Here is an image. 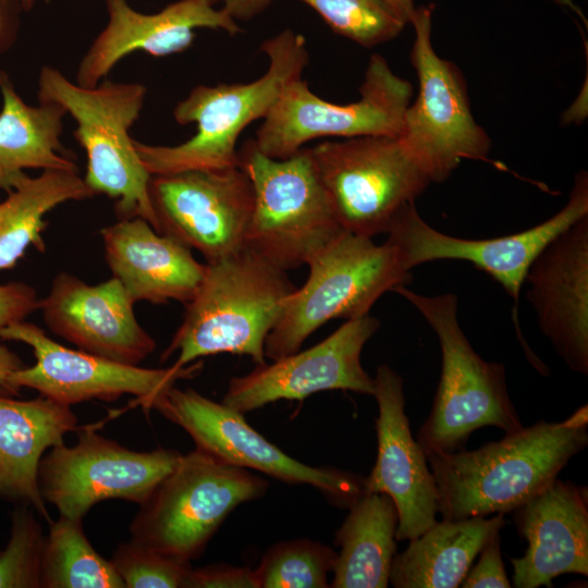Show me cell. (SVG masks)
Listing matches in <instances>:
<instances>
[{
	"label": "cell",
	"instance_id": "1",
	"mask_svg": "<svg viewBox=\"0 0 588 588\" xmlns=\"http://www.w3.org/2000/svg\"><path fill=\"white\" fill-rule=\"evenodd\" d=\"M588 444L585 404L562 421L540 420L477 450L427 455L443 519L512 512L549 486Z\"/></svg>",
	"mask_w": 588,
	"mask_h": 588
},
{
	"label": "cell",
	"instance_id": "2",
	"mask_svg": "<svg viewBox=\"0 0 588 588\" xmlns=\"http://www.w3.org/2000/svg\"><path fill=\"white\" fill-rule=\"evenodd\" d=\"M260 51L268 58V68L257 79L197 85L177 102L174 120L181 125L196 124L191 138L173 146L134 139L151 175L238 166L236 145L242 132L266 117L285 85L301 77L309 62L305 37L289 28L266 39Z\"/></svg>",
	"mask_w": 588,
	"mask_h": 588
},
{
	"label": "cell",
	"instance_id": "3",
	"mask_svg": "<svg viewBox=\"0 0 588 588\" xmlns=\"http://www.w3.org/2000/svg\"><path fill=\"white\" fill-rule=\"evenodd\" d=\"M295 289L285 271L246 245L207 262L204 280L160 360L177 352L173 365L184 367L200 357L230 353L265 364L266 339Z\"/></svg>",
	"mask_w": 588,
	"mask_h": 588
},
{
	"label": "cell",
	"instance_id": "4",
	"mask_svg": "<svg viewBox=\"0 0 588 588\" xmlns=\"http://www.w3.org/2000/svg\"><path fill=\"white\" fill-rule=\"evenodd\" d=\"M146 96L147 88L137 82L106 77L82 86L51 65H44L37 79L38 101L61 106L76 123L73 136L86 154V185L96 196L115 200L119 219L140 217L158 231L149 196L151 174L130 135Z\"/></svg>",
	"mask_w": 588,
	"mask_h": 588
},
{
	"label": "cell",
	"instance_id": "5",
	"mask_svg": "<svg viewBox=\"0 0 588 588\" xmlns=\"http://www.w3.org/2000/svg\"><path fill=\"white\" fill-rule=\"evenodd\" d=\"M393 292L420 313L441 348L440 382L431 412L417 433L426 456L464 449L470 434L483 427H495L505 433L522 428L507 392L505 366L487 362L475 352L458 323L457 296H426L405 285Z\"/></svg>",
	"mask_w": 588,
	"mask_h": 588
},
{
	"label": "cell",
	"instance_id": "6",
	"mask_svg": "<svg viewBox=\"0 0 588 588\" xmlns=\"http://www.w3.org/2000/svg\"><path fill=\"white\" fill-rule=\"evenodd\" d=\"M238 166L254 193L245 245L271 265L283 271L307 266L345 232L307 147L274 159L250 139L238 150Z\"/></svg>",
	"mask_w": 588,
	"mask_h": 588
},
{
	"label": "cell",
	"instance_id": "7",
	"mask_svg": "<svg viewBox=\"0 0 588 588\" xmlns=\"http://www.w3.org/2000/svg\"><path fill=\"white\" fill-rule=\"evenodd\" d=\"M307 266L306 282L285 298L266 339L265 356L271 360L299 351L311 333L332 319L368 315L380 296L412 279L388 241L378 245L347 231Z\"/></svg>",
	"mask_w": 588,
	"mask_h": 588
},
{
	"label": "cell",
	"instance_id": "8",
	"mask_svg": "<svg viewBox=\"0 0 588 588\" xmlns=\"http://www.w3.org/2000/svg\"><path fill=\"white\" fill-rule=\"evenodd\" d=\"M268 486L246 468L195 449L182 454L139 504L130 526L131 540L191 563L226 516L240 504L262 497Z\"/></svg>",
	"mask_w": 588,
	"mask_h": 588
},
{
	"label": "cell",
	"instance_id": "9",
	"mask_svg": "<svg viewBox=\"0 0 588 588\" xmlns=\"http://www.w3.org/2000/svg\"><path fill=\"white\" fill-rule=\"evenodd\" d=\"M359 99L333 103L318 97L303 77L285 85L262 119L253 139L266 156L285 159L322 137L399 136L413 86L373 53L367 64Z\"/></svg>",
	"mask_w": 588,
	"mask_h": 588
},
{
	"label": "cell",
	"instance_id": "10",
	"mask_svg": "<svg viewBox=\"0 0 588 588\" xmlns=\"http://www.w3.org/2000/svg\"><path fill=\"white\" fill-rule=\"evenodd\" d=\"M345 231L373 237L431 181L399 136H359L307 147Z\"/></svg>",
	"mask_w": 588,
	"mask_h": 588
},
{
	"label": "cell",
	"instance_id": "11",
	"mask_svg": "<svg viewBox=\"0 0 588 588\" xmlns=\"http://www.w3.org/2000/svg\"><path fill=\"white\" fill-rule=\"evenodd\" d=\"M432 11V4L417 8L411 23L415 40L409 59L419 90L399 137L431 183H441L462 160L488 161L491 139L473 115L463 73L433 49Z\"/></svg>",
	"mask_w": 588,
	"mask_h": 588
},
{
	"label": "cell",
	"instance_id": "12",
	"mask_svg": "<svg viewBox=\"0 0 588 588\" xmlns=\"http://www.w3.org/2000/svg\"><path fill=\"white\" fill-rule=\"evenodd\" d=\"M0 340L24 343L35 356L33 366L11 373L9 393L16 395L20 388H29L69 406L91 400L112 402L131 394L137 405L149 411L175 381L193 378L203 367L201 362L159 369L122 364L63 346L25 320L0 329Z\"/></svg>",
	"mask_w": 588,
	"mask_h": 588
},
{
	"label": "cell",
	"instance_id": "13",
	"mask_svg": "<svg viewBox=\"0 0 588 588\" xmlns=\"http://www.w3.org/2000/svg\"><path fill=\"white\" fill-rule=\"evenodd\" d=\"M585 216H588V174L580 171L575 176L565 206L551 218L525 231L483 240L451 236L428 224L418 213L415 201H412L396 215L387 241L394 246L408 271L434 260H464L488 273L514 301V321L523 342L516 314L526 273L535 258L555 236ZM525 350L529 360H535L536 356L526 345Z\"/></svg>",
	"mask_w": 588,
	"mask_h": 588
},
{
	"label": "cell",
	"instance_id": "14",
	"mask_svg": "<svg viewBox=\"0 0 588 588\" xmlns=\"http://www.w3.org/2000/svg\"><path fill=\"white\" fill-rule=\"evenodd\" d=\"M181 455L166 449L133 451L85 428L75 445L59 444L41 457L39 490L60 516L83 520L100 501L121 499L142 504Z\"/></svg>",
	"mask_w": 588,
	"mask_h": 588
},
{
	"label": "cell",
	"instance_id": "15",
	"mask_svg": "<svg viewBox=\"0 0 588 588\" xmlns=\"http://www.w3.org/2000/svg\"><path fill=\"white\" fill-rule=\"evenodd\" d=\"M152 409L183 428L196 449L225 464L259 470L286 483L309 485L340 506L350 507L364 493V479L291 457L253 429L244 414L191 388L171 387Z\"/></svg>",
	"mask_w": 588,
	"mask_h": 588
},
{
	"label": "cell",
	"instance_id": "16",
	"mask_svg": "<svg viewBox=\"0 0 588 588\" xmlns=\"http://www.w3.org/2000/svg\"><path fill=\"white\" fill-rule=\"evenodd\" d=\"M149 196L158 231L215 261L245 245L252 183L237 166L151 175Z\"/></svg>",
	"mask_w": 588,
	"mask_h": 588
},
{
	"label": "cell",
	"instance_id": "17",
	"mask_svg": "<svg viewBox=\"0 0 588 588\" xmlns=\"http://www.w3.org/2000/svg\"><path fill=\"white\" fill-rule=\"evenodd\" d=\"M379 327V319L369 315L348 319L313 347L232 378L222 403L245 414L277 401L304 400L329 390L372 395L375 381L363 368L360 354Z\"/></svg>",
	"mask_w": 588,
	"mask_h": 588
},
{
	"label": "cell",
	"instance_id": "18",
	"mask_svg": "<svg viewBox=\"0 0 588 588\" xmlns=\"http://www.w3.org/2000/svg\"><path fill=\"white\" fill-rule=\"evenodd\" d=\"M378 455L364 492H383L394 502L399 522L396 540H412L436 522L439 505L437 485L427 457L413 438L405 414L403 378L388 365H380L373 378Z\"/></svg>",
	"mask_w": 588,
	"mask_h": 588
},
{
	"label": "cell",
	"instance_id": "19",
	"mask_svg": "<svg viewBox=\"0 0 588 588\" xmlns=\"http://www.w3.org/2000/svg\"><path fill=\"white\" fill-rule=\"evenodd\" d=\"M134 302L113 277L88 284L68 272L52 280L39 299L48 329L78 350L127 365H139L156 342L138 323Z\"/></svg>",
	"mask_w": 588,
	"mask_h": 588
},
{
	"label": "cell",
	"instance_id": "20",
	"mask_svg": "<svg viewBox=\"0 0 588 588\" xmlns=\"http://www.w3.org/2000/svg\"><path fill=\"white\" fill-rule=\"evenodd\" d=\"M108 22L95 37L77 70L75 82L95 86L126 56L144 51L156 58L180 53L195 39V30L209 28L235 36L238 23L211 0H177L155 13H142L127 0H105Z\"/></svg>",
	"mask_w": 588,
	"mask_h": 588
},
{
	"label": "cell",
	"instance_id": "21",
	"mask_svg": "<svg viewBox=\"0 0 588 588\" xmlns=\"http://www.w3.org/2000/svg\"><path fill=\"white\" fill-rule=\"evenodd\" d=\"M525 282L540 331L567 367L588 373V216L555 236Z\"/></svg>",
	"mask_w": 588,
	"mask_h": 588
},
{
	"label": "cell",
	"instance_id": "22",
	"mask_svg": "<svg viewBox=\"0 0 588 588\" xmlns=\"http://www.w3.org/2000/svg\"><path fill=\"white\" fill-rule=\"evenodd\" d=\"M514 511L528 543L523 556L511 559L514 587H549L563 574L588 575L586 487L556 478Z\"/></svg>",
	"mask_w": 588,
	"mask_h": 588
},
{
	"label": "cell",
	"instance_id": "23",
	"mask_svg": "<svg viewBox=\"0 0 588 588\" xmlns=\"http://www.w3.org/2000/svg\"><path fill=\"white\" fill-rule=\"evenodd\" d=\"M105 258L112 277L134 303L187 304L197 293L206 264L191 248L156 231L140 217L119 219L100 230Z\"/></svg>",
	"mask_w": 588,
	"mask_h": 588
},
{
	"label": "cell",
	"instance_id": "24",
	"mask_svg": "<svg viewBox=\"0 0 588 588\" xmlns=\"http://www.w3.org/2000/svg\"><path fill=\"white\" fill-rule=\"evenodd\" d=\"M77 429L71 406L39 395H0V499L20 501L51 523L38 485V466L48 449Z\"/></svg>",
	"mask_w": 588,
	"mask_h": 588
},
{
	"label": "cell",
	"instance_id": "25",
	"mask_svg": "<svg viewBox=\"0 0 588 588\" xmlns=\"http://www.w3.org/2000/svg\"><path fill=\"white\" fill-rule=\"evenodd\" d=\"M0 189H14L26 170L78 171L61 142L65 110L52 102L28 105L9 74L0 71Z\"/></svg>",
	"mask_w": 588,
	"mask_h": 588
},
{
	"label": "cell",
	"instance_id": "26",
	"mask_svg": "<svg viewBox=\"0 0 588 588\" xmlns=\"http://www.w3.org/2000/svg\"><path fill=\"white\" fill-rule=\"evenodd\" d=\"M506 524L504 514L436 522L395 554L389 583L395 588H456L475 558Z\"/></svg>",
	"mask_w": 588,
	"mask_h": 588
},
{
	"label": "cell",
	"instance_id": "27",
	"mask_svg": "<svg viewBox=\"0 0 588 588\" xmlns=\"http://www.w3.org/2000/svg\"><path fill=\"white\" fill-rule=\"evenodd\" d=\"M348 509L335 534L341 551L329 587L385 588L396 551V506L383 492H364Z\"/></svg>",
	"mask_w": 588,
	"mask_h": 588
},
{
	"label": "cell",
	"instance_id": "28",
	"mask_svg": "<svg viewBox=\"0 0 588 588\" xmlns=\"http://www.w3.org/2000/svg\"><path fill=\"white\" fill-rule=\"evenodd\" d=\"M78 171L44 170L0 200V272L14 268L28 247L45 252V216L58 206L95 197Z\"/></svg>",
	"mask_w": 588,
	"mask_h": 588
},
{
	"label": "cell",
	"instance_id": "29",
	"mask_svg": "<svg viewBox=\"0 0 588 588\" xmlns=\"http://www.w3.org/2000/svg\"><path fill=\"white\" fill-rule=\"evenodd\" d=\"M45 536L41 559L42 588H124L110 560L90 544L83 520L59 515Z\"/></svg>",
	"mask_w": 588,
	"mask_h": 588
},
{
	"label": "cell",
	"instance_id": "30",
	"mask_svg": "<svg viewBox=\"0 0 588 588\" xmlns=\"http://www.w3.org/2000/svg\"><path fill=\"white\" fill-rule=\"evenodd\" d=\"M338 553L307 539L271 547L253 569L257 588H327Z\"/></svg>",
	"mask_w": 588,
	"mask_h": 588
},
{
	"label": "cell",
	"instance_id": "31",
	"mask_svg": "<svg viewBox=\"0 0 588 588\" xmlns=\"http://www.w3.org/2000/svg\"><path fill=\"white\" fill-rule=\"evenodd\" d=\"M336 34L371 48L397 37L406 23L384 0H299Z\"/></svg>",
	"mask_w": 588,
	"mask_h": 588
},
{
	"label": "cell",
	"instance_id": "32",
	"mask_svg": "<svg viewBox=\"0 0 588 588\" xmlns=\"http://www.w3.org/2000/svg\"><path fill=\"white\" fill-rule=\"evenodd\" d=\"M32 510L25 505L12 514L10 538L0 550V588L41 587L45 536Z\"/></svg>",
	"mask_w": 588,
	"mask_h": 588
},
{
	"label": "cell",
	"instance_id": "33",
	"mask_svg": "<svg viewBox=\"0 0 588 588\" xmlns=\"http://www.w3.org/2000/svg\"><path fill=\"white\" fill-rule=\"evenodd\" d=\"M110 561L127 588H184L192 567L133 540L120 543Z\"/></svg>",
	"mask_w": 588,
	"mask_h": 588
},
{
	"label": "cell",
	"instance_id": "34",
	"mask_svg": "<svg viewBox=\"0 0 588 588\" xmlns=\"http://www.w3.org/2000/svg\"><path fill=\"white\" fill-rule=\"evenodd\" d=\"M478 563L468 571L463 588H510L500 550V532L495 534L481 549Z\"/></svg>",
	"mask_w": 588,
	"mask_h": 588
},
{
	"label": "cell",
	"instance_id": "35",
	"mask_svg": "<svg viewBox=\"0 0 588 588\" xmlns=\"http://www.w3.org/2000/svg\"><path fill=\"white\" fill-rule=\"evenodd\" d=\"M184 588H257L254 571L226 564L189 569Z\"/></svg>",
	"mask_w": 588,
	"mask_h": 588
},
{
	"label": "cell",
	"instance_id": "36",
	"mask_svg": "<svg viewBox=\"0 0 588 588\" xmlns=\"http://www.w3.org/2000/svg\"><path fill=\"white\" fill-rule=\"evenodd\" d=\"M39 299L33 286L24 282L0 284V329L25 320L38 309Z\"/></svg>",
	"mask_w": 588,
	"mask_h": 588
},
{
	"label": "cell",
	"instance_id": "37",
	"mask_svg": "<svg viewBox=\"0 0 588 588\" xmlns=\"http://www.w3.org/2000/svg\"><path fill=\"white\" fill-rule=\"evenodd\" d=\"M24 12L19 0H0V56L15 46Z\"/></svg>",
	"mask_w": 588,
	"mask_h": 588
},
{
	"label": "cell",
	"instance_id": "38",
	"mask_svg": "<svg viewBox=\"0 0 588 588\" xmlns=\"http://www.w3.org/2000/svg\"><path fill=\"white\" fill-rule=\"evenodd\" d=\"M236 22H247L264 13L275 0H211Z\"/></svg>",
	"mask_w": 588,
	"mask_h": 588
},
{
	"label": "cell",
	"instance_id": "39",
	"mask_svg": "<svg viewBox=\"0 0 588 588\" xmlns=\"http://www.w3.org/2000/svg\"><path fill=\"white\" fill-rule=\"evenodd\" d=\"M24 366L23 360L0 342V388L9 393L8 380L12 372Z\"/></svg>",
	"mask_w": 588,
	"mask_h": 588
},
{
	"label": "cell",
	"instance_id": "40",
	"mask_svg": "<svg viewBox=\"0 0 588 588\" xmlns=\"http://www.w3.org/2000/svg\"><path fill=\"white\" fill-rule=\"evenodd\" d=\"M406 23L411 24L415 13L416 7L414 0H384Z\"/></svg>",
	"mask_w": 588,
	"mask_h": 588
},
{
	"label": "cell",
	"instance_id": "41",
	"mask_svg": "<svg viewBox=\"0 0 588 588\" xmlns=\"http://www.w3.org/2000/svg\"><path fill=\"white\" fill-rule=\"evenodd\" d=\"M22 4V8L24 9L25 12H29L35 3H36V0H19Z\"/></svg>",
	"mask_w": 588,
	"mask_h": 588
}]
</instances>
